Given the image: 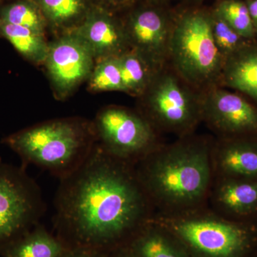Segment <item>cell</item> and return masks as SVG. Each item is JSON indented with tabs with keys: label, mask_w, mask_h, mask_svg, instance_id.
Returning a JSON list of instances; mask_svg holds the SVG:
<instances>
[{
	"label": "cell",
	"mask_w": 257,
	"mask_h": 257,
	"mask_svg": "<svg viewBox=\"0 0 257 257\" xmlns=\"http://www.w3.org/2000/svg\"><path fill=\"white\" fill-rule=\"evenodd\" d=\"M60 180L54 226L66 247L108 254L127 246L155 215L135 165L99 145Z\"/></svg>",
	"instance_id": "1"
},
{
	"label": "cell",
	"mask_w": 257,
	"mask_h": 257,
	"mask_svg": "<svg viewBox=\"0 0 257 257\" xmlns=\"http://www.w3.org/2000/svg\"><path fill=\"white\" fill-rule=\"evenodd\" d=\"M212 143L188 135L160 145L135 165L155 213L174 214L207 205L214 181Z\"/></svg>",
	"instance_id": "2"
},
{
	"label": "cell",
	"mask_w": 257,
	"mask_h": 257,
	"mask_svg": "<svg viewBox=\"0 0 257 257\" xmlns=\"http://www.w3.org/2000/svg\"><path fill=\"white\" fill-rule=\"evenodd\" d=\"M152 221L182 243L192 257H249L257 248V220H234L208 205Z\"/></svg>",
	"instance_id": "3"
},
{
	"label": "cell",
	"mask_w": 257,
	"mask_h": 257,
	"mask_svg": "<svg viewBox=\"0 0 257 257\" xmlns=\"http://www.w3.org/2000/svg\"><path fill=\"white\" fill-rule=\"evenodd\" d=\"M87 126L72 120L47 121L3 139L26 167L34 165L62 178L86 160L94 146Z\"/></svg>",
	"instance_id": "4"
},
{
	"label": "cell",
	"mask_w": 257,
	"mask_h": 257,
	"mask_svg": "<svg viewBox=\"0 0 257 257\" xmlns=\"http://www.w3.org/2000/svg\"><path fill=\"white\" fill-rule=\"evenodd\" d=\"M169 57L179 75L197 87L211 85L221 78L224 58L216 46L209 15L192 12L172 29Z\"/></svg>",
	"instance_id": "5"
},
{
	"label": "cell",
	"mask_w": 257,
	"mask_h": 257,
	"mask_svg": "<svg viewBox=\"0 0 257 257\" xmlns=\"http://www.w3.org/2000/svg\"><path fill=\"white\" fill-rule=\"evenodd\" d=\"M45 211L41 191L26 167L0 159V250L37 226Z\"/></svg>",
	"instance_id": "6"
},
{
	"label": "cell",
	"mask_w": 257,
	"mask_h": 257,
	"mask_svg": "<svg viewBox=\"0 0 257 257\" xmlns=\"http://www.w3.org/2000/svg\"><path fill=\"white\" fill-rule=\"evenodd\" d=\"M147 119L155 130L188 136L202 121L201 100L168 72H157L147 88Z\"/></svg>",
	"instance_id": "7"
},
{
	"label": "cell",
	"mask_w": 257,
	"mask_h": 257,
	"mask_svg": "<svg viewBox=\"0 0 257 257\" xmlns=\"http://www.w3.org/2000/svg\"><path fill=\"white\" fill-rule=\"evenodd\" d=\"M99 145L108 153L136 165L160 146L156 130L143 115L120 106H109L96 116L94 125Z\"/></svg>",
	"instance_id": "8"
},
{
	"label": "cell",
	"mask_w": 257,
	"mask_h": 257,
	"mask_svg": "<svg viewBox=\"0 0 257 257\" xmlns=\"http://www.w3.org/2000/svg\"><path fill=\"white\" fill-rule=\"evenodd\" d=\"M200 100L202 121L219 138L257 137V108L244 98L212 88Z\"/></svg>",
	"instance_id": "9"
},
{
	"label": "cell",
	"mask_w": 257,
	"mask_h": 257,
	"mask_svg": "<svg viewBox=\"0 0 257 257\" xmlns=\"http://www.w3.org/2000/svg\"><path fill=\"white\" fill-rule=\"evenodd\" d=\"M94 60L87 45L73 32L49 44L45 64L57 94L67 96L89 79Z\"/></svg>",
	"instance_id": "10"
},
{
	"label": "cell",
	"mask_w": 257,
	"mask_h": 257,
	"mask_svg": "<svg viewBox=\"0 0 257 257\" xmlns=\"http://www.w3.org/2000/svg\"><path fill=\"white\" fill-rule=\"evenodd\" d=\"M124 28L130 49L159 72L169 57L172 32L163 15L155 10H140L132 15Z\"/></svg>",
	"instance_id": "11"
},
{
	"label": "cell",
	"mask_w": 257,
	"mask_h": 257,
	"mask_svg": "<svg viewBox=\"0 0 257 257\" xmlns=\"http://www.w3.org/2000/svg\"><path fill=\"white\" fill-rule=\"evenodd\" d=\"M211 157L214 179L257 180V137L219 138Z\"/></svg>",
	"instance_id": "12"
},
{
	"label": "cell",
	"mask_w": 257,
	"mask_h": 257,
	"mask_svg": "<svg viewBox=\"0 0 257 257\" xmlns=\"http://www.w3.org/2000/svg\"><path fill=\"white\" fill-rule=\"evenodd\" d=\"M69 32L87 45L95 60L118 57L130 49L124 27L100 8H90L82 23Z\"/></svg>",
	"instance_id": "13"
},
{
	"label": "cell",
	"mask_w": 257,
	"mask_h": 257,
	"mask_svg": "<svg viewBox=\"0 0 257 257\" xmlns=\"http://www.w3.org/2000/svg\"><path fill=\"white\" fill-rule=\"evenodd\" d=\"M207 204L217 214L234 220L257 216V180L214 179Z\"/></svg>",
	"instance_id": "14"
},
{
	"label": "cell",
	"mask_w": 257,
	"mask_h": 257,
	"mask_svg": "<svg viewBox=\"0 0 257 257\" xmlns=\"http://www.w3.org/2000/svg\"><path fill=\"white\" fill-rule=\"evenodd\" d=\"M127 246L136 257H192L179 240L152 220Z\"/></svg>",
	"instance_id": "15"
},
{
	"label": "cell",
	"mask_w": 257,
	"mask_h": 257,
	"mask_svg": "<svg viewBox=\"0 0 257 257\" xmlns=\"http://www.w3.org/2000/svg\"><path fill=\"white\" fill-rule=\"evenodd\" d=\"M220 79L228 87L257 100V47L246 45L227 57Z\"/></svg>",
	"instance_id": "16"
},
{
	"label": "cell",
	"mask_w": 257,
	"mask_h": 257,
	"mask_svg": "<svg viewBox=\"0 0 257 257\" xmlns=\"http://www.w3.org/2000/svg\"><path fill=\"white\" fill-rule=\"evenodd\" d=\"M65 245L57 236L37 224L23 236L0 250L1 257H60Z\"/></svg>",
	"instance_id": "17"
},
{
	"label": "cell",
	"mask_w": 257,
	"mask_h": 257,
	"mask_svg": "<svg viewBox=\"0 0 257 257\" xmlns=\"http://www.w3.org/2000/svg\"><path fill=\"white\" fill-rule=\"evenodd\" d=\"M0 37L27 60L38 64L46 60L49 44L43 34L0 20Z\"/></svg>",
	"instance_id": "18"
},
{
	"label": "cell",
	"mask_w": 257,
	"mask_h": 257,
	"mask_svg": "<svg viewBox=\"0 0 257 257\" xmlns=\"http://www.w3.org/2000/svg\"><path fill=\"white\" fill-rule=\"evenodd\" d=\"M47 23L57 29L74 30L85 18L90 8L86 0H37Z\"/></svg>",
	"instance_id": "19"
},
{
	"label": "cell",
	"mask_w": 257,
	"mask_h": 257,
	"mask_svg": "<svg viewBox=\"0 0 257 257\" xmlns=\"http://www.w3.org/2000/svg\"><path fill=\"white\" fill-rule=\"evenodd\" d=\"M119 58L124 92L133 95L145 94L157 72L133 49L121 54Z\"/></svg>",
	"instance_id": "20"
},
{
	"label": "cell",
	"mask_w": 257,
	"mask_h": 257,
	"mask_svg": "<svg viewBox=\"0 0 257 257\" xmlns=\"http://www.w3.org/2000/svg\"><path fill=\"white\" fill-rule=\"evenodd\" d=\"M0 20L45 35L47 21L33 0H19L0 8Z\"/></svg>",
	"instance_id": "21"
},
{
	"label": "cell",
	"mask_w": 257,
	"mask_h": 257,
	"mask_svg": "<svg viewBox=\"0 0 257 257\" xmlns=\"http://www.w3.org/2000/svg\"><path fill=\"white\" fill-rule=\"evenodd\" d=\"M88 79L94 92H124L119 56L97 60Z\"/></svg>",
	"instance_id": "22"
},
{
	"label": "cell",
	"mask_w": 257,
	"mask_h": 257,
	"mask_svg": "<svg viewBox=\"0 0 257 257\" xmlns=\"http://www.w3.org/2000/svg\"><path fill=\"white\" fill-rule=\"evenodd\" d=\"M215 12L243 38L250 40L254 37L256 31L247 5L237 0H224Z\"/></svg>",
	"instance_id": "23"
},
{
	"label": "cell",
	"mask_w": 257,
	"mask_h": 257,
	"mask_svg": "<svg viewBox=\"0 0 257 257\" xmlns=\"http://www.w3.org/2000/svg\"><path fill=\"white\" fill-rule=\"evenodd\" d=\"M210 18L213 38L224 60L247 45L245 43L246 39L235 31L216 12Z\"/></svg>",
	"instance_id": "24"
},
{
	"label": "cell",
	"mask_w": 257,
	"mask_h": 257,
	"mask_svg": "<svg viewBox=\"0 0 257 257\" xmlns=\"http://www.w3.org/2000/svg\"><path fill=\"white\" fill-rule=\"evenodd\" d=\"M104 253L83 248H66L60 257H106Z\"/></svg>",
	"instance_id": "25"
},
{
	"label": "cell",
	"mask_w": 257,
	"mask_h": 257,
	"mask_svg": "<svg viewBox=\"0 0 257 257\" xmlns=\"http://www.w3.org/2000/svg\"><path fill=\"white\" fill-rule=\"evenodd\" d=\"M248 12H249L250 16L253 27H254L255 31L257 32V0H250L247 4Z\"/></svg>",
	"instance_id": "26"
},
{
	"label": "cell",
	"mask_w": 257,
	"mask_h": 257,
	"mask_svg": "<svg viewBox=\"0 0 257 257\" xmlns=\"http://www.w3.org/2000/svg\"><path fill=\"white\" fill-rule=\"evenodd\" d=\"M106 257H136L133 253L130 251L128 246L118 248L111 252L108 253Z\"/></svg>",
	"instance_id": "27"
}]
</instances>
